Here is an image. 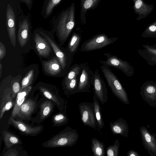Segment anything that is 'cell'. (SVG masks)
Returning a JSON list of instances; mask_svg holds the SVG:
<instances>
[{
    "instance_id": "6da1fadb",
    "label": "cell",
    "mask_w": 156,
    "mask_h": 156,
    "mask_svg": "<svg viewBox=\"0 0 156 156\" xmlns=\"http://www.w3.org/2000/svg\"><path fill=\"white\" fill-rule=\"evenodd\" d=\"M55 25L59 39L63 44L67 40L75 25V5L73 3L63 10L55 20Z\"/></svg>"
},
{
    "instance_id": "7a4b0ae2",
    "label": "cell",
    "mask_w": 156,
    "mask_h": 156,
    "mask_svg": "<svg viewBox=\"0 0 156 156\" xmlns=\"http://www.w3.org/2000/svg\"><path fill=\"white\" fill-rule=\"evenodd\" d=\"M79 137L76 129L67 126L59 133L43 143L41 145L48 148L71 147L77 143Z\"/></svg>"
},
{
    "instance_id": "3957f363",
    "label": "cell",
    "mask_w": 156,
    "mask_h": 156,
    "mask_svg": "<svg viewBox=\"0 0 156 156\" xmlns=\"http://www.w3.org/2000/svg\"><path fill=\"white\" fill-rule=\"evenodd\" d=\"M101 70L113 94L125 104L129 105L127 93L115 75L109 67L102 65Z\"/></svg>"
},
{
    "instance_id": "277c9868",
    "label": "cell",
    "mask_w": 156,
    "mask_h": 156,
    "mask_svg": "<svg viewBox=\"0 0 156 156\" xmlns=\"http://www.w3.org/2000/svg\"><path fill=\"white\" fill-rule=\"evenodd\" d=\"M118 38L117 37H109L104 34H98L84 42L80 51L88 52L100 49L113 43Z\"/></svg>"
},
{
    "instance_id": "5b68a950",
    "label": "cell",
    "mask_w": 156,
    "mask_h": 156,
    "mask_svg": "<svg viewBox=\"0 0 156 156\" xmlns=\"http://www.w3.org/2000/svg\"><path fill=\"white\" fill-rule=\"evenodd\" d=\"M104 55L107 58L106 60L99 61L103 65L117 68L128 77L133 75L134 69L128 62L123 60L111 53H105Z\"/></svg>"
},
{
    "instance_id": "8992f818",
    "label": "cell",
    "mask_w": 156,
    "mask_h": 156,
    "mask_svg": "<svg viewBox=\"0 0 156 156\" xmlns=\"http://www.w3.org/2000/svg\"><path fill=\"white\" fill-rule=\"evenodd\" d=\"M91 84L93 86L94 95L102 104L108 100V89L106 83L101 76L98 69L91 74Z\"/></svg>"
},
{
    "instance_id": "52a82bcc",
    "label": "cell",
    "mask_w": 156,
    "mask_h": 156,
    "mask_svg": "<svg viewBox=\"0 0 156 156\" xmlns=\"http://www.w3.org/2000/svg\"><path fill=\"white\" fill-rule=\"evenodd\" d=\"M79 108L81 120L84 125L98 129L93 102H81L79 105Z\"/></svg>"
},
{
    "instance_id": "ba28073f",
    "label": "cell",
    "mask_w": 156,
    "mask_h": 156,
    "mask_svg": "<svg viewBox=\"0 0 156 156\" xmlns=\"http://www.w3.org/2000/svg\"><path fill=\"white\" fill-rule=\"evenodd\" d=\"M40 33L44 37L51 47L60 62L62 70L66 71L72 62L73 55L67 50L60 49L52 39L44 32L41 31Z\"/></svg>"
},
{
    "instance_id": "9c48e42d",
    "label": "cell",
    "mask_w": 156,
    "mask_h": 156,
    "mask_svg": "<svg viewBox=\"0 0 156 156\" xmlns=\"http://www.w3.org/2000/svg\"><path fill=\"white\" fill-rule=\"evenodd\" d=\"M80 69L78 75L79 83L77 93L90 92L91 79L93 71L86 62L80 64Z\"/></svg>"
},
{
    "instance_id": "30bf717a",
    "label": "cell",
    "mask_w": 156,
    "mask_h": 156,
    "mask_svg": "<svg viewBox=\"0 0 156 156\" xmlns=\"http://www.w3.org/2000/svg\"><path fill=\"white\" fill-rule=\"evenodd\" d=\"M8 123L13 126L22 134L31 136H35L40 133L44 128V126L41 125L35 127L30 126L21 120H16L11 116L9 119Z\"/></svg>"
},
{
    "instance_id": "8fae6325",
    "label": "cell",
    "mask_w": 156,
    "mask_h": 156,
    "mask_svg": "<svg viewBox=\"0 0 156 156\" xmlns=\"http://www.w3.org/2000/svg\"><path fill=\"white\" fill-rule=\"evenodd\" d=\"M140 94L143 100L149 105L156 107V82H145L140 87Z\"/></svg>"
},
{
    "instance_id": "7c38bea8",
    "label": "cell",
    "mask_w": 156,
    "mask_h": 156,
    "mask_svg": "<svg viewBox=\"0 0 156 156\" xmlns=\"http://www.w3.org/2000/svg\"><path fill=\"white\" fill-rule=\"evenodd\" d=\"M18 42L21 47L27 44L29 39L31 23L28 16L22 15L18 19Z\"/></svg>"
},
{
    "instance_id": "4fadbf2b",
    "label": "cell",
    "mask_w": 156,
    "mask_h": 156,
    "mask_svg": "<svg viewBox=\"0 0 156 156\" xmlns=\"http://www.w3.org/2000/svg\"><path fill=\"white\" fill-rule=\"evenodd\" d=\"M6 15V24L7 32L12 45L15 47L16 44V16L13 8L9 3L7 5Z\"/></svg>"
},
{
    "instance_id": "5bb4252c",
    "label": "cell",
    "mask_w": 156,
    "mask_h": 156,
    "mask_svg": "<svg viewBox=\"0 0 156 156\" xmlns=\"http://www.w3.org/2000/svg\"><path fill=\"white\" fill-rule=\"evenodd\" d=\"M143 144L144 148L151 156H156V135L151 134L144 126H141L140 128Z\"/></svg>"
},
{
    "instance_id": "9a60e30c",
    "label": "cell",
    "mask_w": 156,
    "mask_h": 156,
    "mask_svg": "<svg viewBox=\"0 0 156 156\" xmlns=\"http://www.w3.org/2000/svg\"><path fill=\"white\" fill-rule=\"evenodd\" d=\"M37 105L35 101L31 98L26 99L21 106L16 117L21 120L30 119Z\"/></svg>"
},
{
    "instance_id": "2e32d148",
    "label": "cell",
    "mask_w": 156,
    "mask_h": 156,
    "mask_svg": "<svg viewBox=\"0 0 156 156\" xmlns=\"http://www.w3.org/2000/svg\"><path fill=\"white\" fill-rule=\"evenodd\" d=\"M143 48L138 49L139 55L150 65L156 66V49L153 45L148 44L142 45Z\"/></svg>"
},
{
    "instance_id": "e0dca14e",
    "label": "cell",
    "mask_w": 156,
    "mask_h": 156,
    "mask_svg": "<svg viewBox=\"0 0 156 156\" xmlns=\"http://www.w3.org/2000/svg\"><path fill=\"white\" fill-rule=\"evenodd\" d=\"M42 65L44 72L52 76L60 74L62 69L57 57H53L48 61H43Z\"/></svg>"
},
{
    "instance_id": "ac0fdd59",
    "label": "cell",
    "mask_w": 156,
    "mask_h": 156,
    "mask_svg": "<svg viewBox=\"0 0 156 156\" xmlns=\"http://www.w3.org/2000/svg\"><path fill=\"white\" fill-rule=\"evenodd\" d=\"M37 33L34 34L35 47L38 54L44 57H48L51 51L48 42Z\"/></svg>"
},
{
    "instance_id": "d6986e66",
    "label": "cell",
    "mask_w": 156,
    "mask_h": 156,
    "mask_svg": "<svg viewBox=\"0 0 156 156\" xmlns=\"http://www.w3.org/2000/svg\"><path fill=\"white\" fill-rule=\"evenodd\" d=\"M109 126L114 135L119 134L126 138L128 137V125L122 118H121L113 122H110Z\"/></svg>"
},
{
    "instance_id": "ffe728a7",
    "label": "cell",
    "mask_w": 156,
    "mask_h": 156,
    "mask_svg": "<svg viewBox=\"0 0 156 156\" xmlns=\"http://www.w3.org/2000/svg\"><path fill=\"white\" fill-rule=\"evenodd\" d=\"M15 101L12 95L11 88L7 87L4 90L0 105V119H1L6 111L10 110L14 105Z\"/></svg>"
},
{
    "instance_id": "44dd1931",
    "label": "cell",
    "mask_w": 156,
    "mask_h": 156,
    "mask_svg": "<svg viewBox=\"0 0 156 156\" xmlns=\"http://www.w3.org/2000/svg\"><path fill=\"white\" fill-rule=\"evenodd\" d=\"M32 88L31 86H28L20 90L17 94L15 101L11 117L14 118H16L21 106L26 99Z\"/></svg>"
},
{
    "instance_id": "7402d4cb",
    "label": "cell",
    "mask_w": 156,
    "mask_h": 156,
    "mask_svg": "<svg viewBox=\"0 0 156 156\" xmlns=\"http://www.w3.org/2000/svg\"><path fill=\"white\" fill-rule=\"evenodd\" d=\"M39 89L44 97L54 102L60 111H63L66 103L64 99L44 87H40Z\"/></svg>"
},
{
    "instance_id": "603a6c76",
    "label": "cell",
    "mask_w": 156,
    "mask_h": 156,
    "mask_svg": "<svg viewBox=\"0 0 156 156\" xmlns=\"http://www.w3.org/2000/svg\"><path fill=\"white\" fill-rule=\"evenodd\" d=\"M53 102L48 99L44 101L40 105L39 119L42 122L48 117L53 110Z\"/></svg>"
},
{
    "instance_id": "cb8c5ba5",
    "label": "cell",
    "mask_w": 156,
    "mask_h": 156,
    "mask_svg": "<svg viewBox=\"0 0 156 156\" xmlns=\"http://www.w3.org/2000/svg\"><path fill=\"white\" fill-rule=\"evenodd\" d=\"M3 140L5 145L7 149L11 148L15 144H22L23 143L17 136L5 130L2 133Z\"/></svg>"
},
{
    "instance_id": "d4e9b609",
    "label": "cell",
    "mask_w": 156,
    "mask_h": 156,
    "mask_svg": "<svg viewBox=\"0 0 156 156\" xmlns=\"http://www.w3.org/2000/svg\"><path fill=\"white\" fill-rule=\"evenodd\" d=\"M62 0H44L41 11L42 16L45 19L51 14L55 7L57 6Z\"/></svg>"
},
{
    "instance_id": "484cf974",
    "label": "cell",
    "mask_w": 156,
    "mask_h": 156,
    "mask_svg": "<svg viewBox=\"0 0 156 156\" xmlns=\"http://www.w3.org/2000/svg\"><path fill=\"white\" fill-rule=\"evenodd\" d=\"M66 103L64 111H60L53 115L52 117V126H59L64 125L68 122L69 118L66 114Z\"/></svg>"
},
{
    "instance_id": "4316f807",
    "label": "cell",
    "mask_w": 156,
    "mask_h": 156,
    "mask_svg": "<svg viewBox=\"0 0 156 156\" xmlns=\"http://www.w3.org/2000/svg\"><path fill=\"white\" fill-rule=\"evenodd\" d=\"M104 143L97 138H93L91 141V148L95 156H104L105 154Z\"/></svg>"
},
{
    "instance_id": "83f0119b",
    "label": "cell",
    "mask_w": 156,
    "mask_h": 156,
    "mask_svg": "<svg viewBox=\"0 0 156 156\" xmlns=\"http://www.w3.org/2000/svg\"><path fill=\"white\" fill-rule=\"evenodd\" d=\"M79 83L78 76L63 86L64 94L68 97L77 93Z\"/></svg>"
},
{
    "instance_id": "f1b7e54d",
    "label": "cell",
    "mask_w": 156,
    "mask_h": 156,
    "mask_svg": "<svg viewBox=\"0 0 156 156\" xmlns=\"http://www.w3.org/2000/svg\"><path fill=\"white\" fill-rule=\"evenodd\" d=\"M81 36L79 34L74 32L69 41L67 50L72 55L76 52L81 41Z\"/></svg>"
},
{
    "instance_id": "f546056e",
    "label": "cell",
    "mask_w": 156,
    "mask_h": 156,
    "mask_svg": "<svg viewBox=\"0 0 156 156\" xmlns=\"http://www.w3.org/2000/svg\"><path fill=\"white\" fill-rule=\"evenodd\" d=\"M94 111L97 123L98 129L100 132V129L103 128L104 126V121L102 118L101 108L98 100L94 95L93 97Z\"/></svg>"
},
{
    "instance_id": "4dcf8cb0",
    "label": "cell",
    "mask_w": 156,
    "mask_h": 156,
    "mask_svg": "<svg viewBox=\"0 0 156 156\" xmlns=\"http://www.w3.org/2000/svg\"><path fill=\"white\" fill-rule=\"evenodd\" d=\"M100 0H80L81 18L84 22L85 15L88 10L94 7Z\"/></svg>"
},
{
    "instance_id": "1f68e13d",
    "label": "cell",
    "mask_w": 156,
    "mask_h": 156,
    "mask_svg": "<svg viewBox=\"0 0 156 156\" xmlns=\"http://www.w3.org/2000/svg\"><path fill=\"white\" fill-rule=\"evenodd\" d=\"M80 64H76L73 65L67 73L63 82V86L70 80L77 76L80 72Z\"/></svg>"
},
{
    "instance_id": "d6a6232c",
    "label": "cell",
    "mask_w": 156,
    "mask_h": 156,
    "mask_svg": "<svg viewBox=\"0 0 156 156\" xmlns=\"http://www.w3.org/2000/svg\"><path fill=\"white\" fill-rule=\"evenodd\" d=\"M120 145L119 141L117 139L113 145H109L106 148L107 155L108 156H117Z\"/></svg>"
},
{
    "instance_id": "836d02e7",
    "label": "cell",
    "mask_w": 156,
    "mask_h": 156,
    "mask_svg": "<svg viewBox=\"0 0 156 156\" xmlns=\"http://www.w3.org/2000/svg\"><path fill=\"white\" fill-rule=\"evenodd\" d=\"M34 76V70L32 69L28 72L21 82L20 90L27 87L32 82Z\"/></svg>"
},
{
    "instance_id": "e575fe53",
    "label": "cell",
    "mask_w": 156,
    "mask_h": 156,
    "mask_svg": "<svg viewBox=\"0 0 156 156\" xmlns=\"http://www.w3.org/2000/svg\"><path fill=\"white\" fill-rule=\"evenodd\" d=\"M20 82L18 80H13L11 83L10 88L12 90V95L14 99L21 89V85Z\"/></svg>"
},
{
    "instance_id": "d590c367",
    "label": "cell",
    "mask_w": 156,
    "mask_h": 156,
    "mask_svg": "<svg viewBox=\"0 0 156 156\" xmlns=\"http://www.w3.org/2000/svg\"><path fill=\"white\" fill-rule=\"evenodd\" d=\"M6 54V49L5 45L0 42V61L5 56Z\"/></svg>"
},
{
    "instance_id": "8d00e7d4",
    "label": "cell",
    "mask_w": 156,
    "mask_h": 156,
    "mask_svg": "<svg viewBox=\"0 0 156 156\" xmlns=\"http://www.w3.org/2000/svg\"><path fill=\"white\" fill-rule=\"evenodd\" d=\"M9 149V150L5 154L4 156H16L18 155V153L17 151L15 149Z\"/></svg>"
},
{
    "instance_id": "74e56055",
    "label": "cell",
    "mask_w": 156,
    "mask_h": 156,
    "mask_svg": "<svg viewBox=\"0 0 156 156\" xmlns=\"http://www.w3.org/2000/svg\"><path fill=\"white\" fill-rule=\"evenodd\" d=\"M20 2H24L28 8L29 10L31 9L33 3V0H19Z\"/></svg>"
},
{
    "instance_id": "f35d334b",
    "label": "cell",
    "mask_w": 156,
    "mask_h": 156,
    "mask_svg": "<svg viewBox=\"0 0 156 156\" xmlns=\"http://www.w3.org/2000/svg\"><path fill=\"white\" fill-rule=\"evenodd\" d=\"M128 156H140V155L135 151L131 150L128 151L127 153Z\"/></svg>"
},
{
    "instance_id": "ab89813d",
    "label": "cell",
    "mask_w": 156,
    "mask_h": 156,
    "mask_svg": "<svg viewBox=\"0 0 156 156\" xmlns=\"http://www.w3.org/2000/svg\"><path fill=\"white\" fill-rule=\"evenodd\" d=\"M142 4V2L141 0H137L135 3V7L136 9H139L141 6Z\"/></svg>"
},
{
    "instance_id": "60d3db41",
    "label": "cell",
    "mask_w": 156,
    "mask_h": 156,
    "mask_svg": "<svg viewBox=\"0 0 156 156\" xmlns=\"http://www.w3.org/2000/svg\"><path fill=\"white\" fill-rule=\"evenodd\" d=\"M2 66L1 63H0V77H1L2 74Z\"/></svg>"
},
{
    "instance_id": "b9f144b4",
    "label": "cell",
    "mask_w": 156,
    "mask_h": 156,
    "mask_svg": "<svg viewBox=\"0 0 156 156\" xmlns=\"http://www.w3.org/2000/svg\"><path fill=\"white\" fill-rule=\"evenodd\" d=\"M153 47L156 49V43L154 44L153 45Z\"/></svg>"
}]
</instances>
